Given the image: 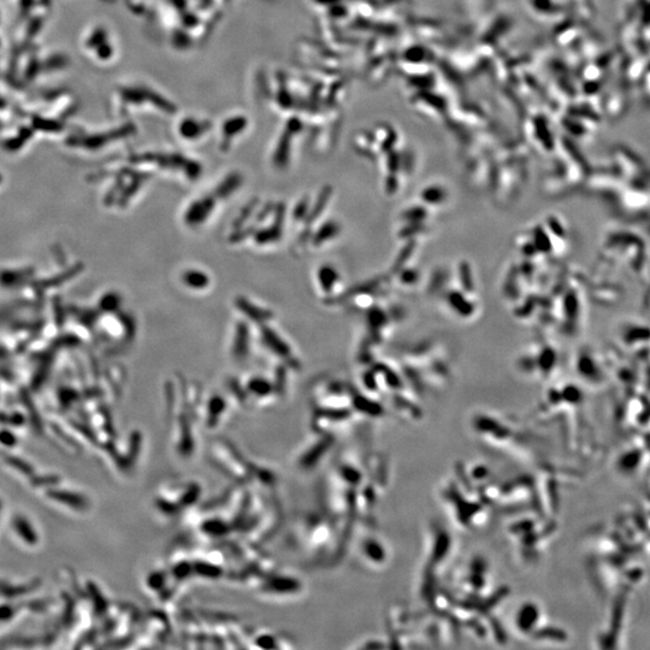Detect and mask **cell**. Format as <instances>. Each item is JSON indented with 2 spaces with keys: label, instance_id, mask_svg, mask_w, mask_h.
<instances>
[{
  "label": "cell",
  "instance_id": "obj_2",
  "mask_svg": "<svg viewBox=\"0 0 650 650\" xmlns=\"http://www.w3.org/2000/svg\"><path fill=\"white\" fill-rule=\"evenodd\" d=\"M300 525L299 538L303 543L301 547H305L308 553H317V557H321L319 553L323 552V549L329 547L333 543V537L336 536L329 522L323 519L319 515H311L306 519L301 520Z\"/></svg>",
  "mask_w": 650,
  "mask_h": 650
},
{
  "label": "cell",
  "instance_id": "obj_1",
  "mask_svg": "<svg viewBox=\"0 0 650 650\" xmlns=\"http://www.w3.org/2000/svg\"><path fill=\"white\" fill-rule=\"evenodd\" d=\"M515 628L524 637L543 641L565 642L566 633L562 629L545 623V616L535 602H525L515 614Z\"/></svg>",
  "mask_w": 650,
  "mask_h": 650
},
{
  "label": "cell",
  "instance_id": "obj_3",
  "mask_svg": "<svg viewBox=\"0 0 650 650\" xmlns=\"http://www.w3.org/2000/svg\"><path fill=\"white\" fill-rule=\"evenodd\" d=\"M211 453L212 459L215 460V465H218L220 469L227 472V475L232 476L230 478L244 482L249 479V476H252L253 466L249 465L240 453L228 444L215 442L212 446Z\"/></svg>",
  "mask_w": 650,
  "mask_h": 650
},
{
  "label": "cell",
  "instance_id": "obj_5",
  "mask_svg": "<svg viewBox=\"0 0 650 650\" xmlns=\"http://www.w3.org/2000/svg\"><path fill=\"white\" fill-rule=\"evenodd\" d=\"M187 283H190V286H192V287H206L207 277L201 272L194 271V272H190V274H187Z\"/></svg>",
  "mask_w": 650,
  "mask_h": 650
},
{
  "label": "cell",
  "instance_id": "obj_4",
  "mask_svg": "<svg viewBox=\"0 0 650 650\" xmlns=\"http://www.w3.org/2000/svg\"><path fill=\"white\" fill-rule=\"evenodd\" d=\"M358 550L362 560L368 565L382 566L388 562V552L385 543L372 533L360 540Z\"/></svg>",
  "mask_w": 650,
  "mask_h": 650
}]
</instances>
